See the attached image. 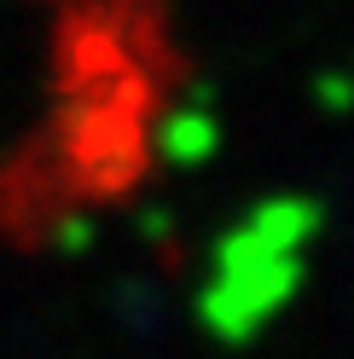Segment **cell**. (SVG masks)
Listing matches in <instances>:
<instances>
[{
  "label": "cell",
  "instance_id": "cell-1",
  "mask_svg": "<svg viewBox=\"0 0 354 359\" xmlns=\"http://www.w3.org/2000/svg\"><path fill=\"white\" fill-rule=\"evenodd\" d=\"M215 145V122L204 116V110H174V116L163 122V151L169 156H197Z\"/></svg>",
  "mask_w": 354,
  "mask_h": 359
}]
</instances>
